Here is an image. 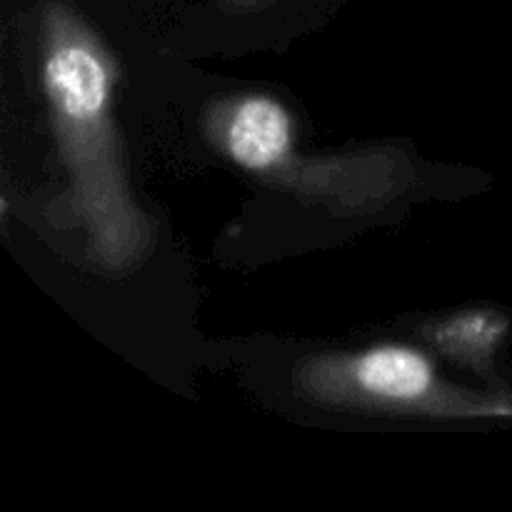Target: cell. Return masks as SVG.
<instances>
[{"instance_id":"4","label":"cell","mask_w":512,"mask_h":512,"mask_svg":"<svg viewBox=\"0 0 512 512\" xmlns=\"http://www.w3.org/2000/svg\"><path fill=\"white\" fill-rule=\"evenodd\" d=\"M203 128L213 148L248 173L278 180L295 163L293 115L270 95L218 100L205 113Z\"/></svg>"},{"instance_id":"1","label":"cell","mask_w":512,"mask_h":512,"mask_svg":"<svg viewBox=\"0 0 512 512\" xmlns=\"http://www.w3.org/2000/svg\"><path fill=\"white\" fill-rule=\"evenodd\" d=\"M40 80L90 253L108 273H128L148 258L155 233L125 175L113 118L118 65L95 30L63 3L43 15Z\"/></svg>"},{"instance_id":"3","label":"cell","mask_w":512,"mask_h":512,"mask_svg":"<svg viewBox=\"0 0 512 512\" xmlns=\"http://www.w3.org/2000/svg\"><path fill=\"white\" fill-rule=\"evenodd\" d=\"M413 180L408 155L383 148L293 163L278 183L333 213L370 215L400 198Z\"/></svg>"},{"instance_id":"2","label":"cell","mask_w":512,"mask_h":512,"mask_svg":"<svg viewBox=\"0 0 512 512\" xmlns=\"http://www.w3.org/2000/svg\"><path fill=\"white\" fill-rule=\"evenodd\" d=\"M295 393L320 408L438 420L512 418L505 393H473L438 375L418 348L383 343L320 353L295 365Z\"/></svg>"},{"instance_id":"5","label":"cell","mask_w":512,"mask_h":512,"mask_svg":"<svg viewBox=\"0 0 512 512\" xmlns=\"http://www.w3.org/2000/svg\"><path fill=\"white\" fill-rule=\"evenodd\" d=\"M425 340L453 363L495 380V360L510 335V318L495 308H470L433 320Z\"/></svg>"}]
</instances>
